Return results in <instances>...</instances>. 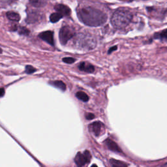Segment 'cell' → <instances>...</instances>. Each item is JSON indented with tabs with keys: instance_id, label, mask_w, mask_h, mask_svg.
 I'll return each instance as SVG.
<instances>
[{
	"instance_id": "cell-1",
	"label": "cell",
	"mask_w": 167,
	"mask_h": 167,
	"mask_svg": "<svg viewBox=\"0 0 167 167\" xmlns=\"http://www.w3.org/2000/svg\"><path fill=\"white\" fill-rule=\"evenodd\" d=\"M77 15L80 20L86 26L97 27L104 24L107 20L105 13L90 7H82L78 10Z\"/></svg>"
},
{
	"instance_id": "cell-2",
	"label": "cell",
	"mask_w": 167,
	"mask_h": 167,
	"mask_svg": "<svg viewBox=\"0 0 167 167\" xmlns=\"http://www.w3.org/2000/svg\"><path fill=\"white\" fill-rule=\"evenodd\" d=\"M133 15L128 9L120 8L114 12L111 18V23L116 29H123L130 23Z\"/></svg>"
},
{
	"instance_id": "cell-3",
	"label": "cell",
	"mask_w": 167,
	"mask_h": 167,
	"mask_svg": "<svg viewBox=\"0 0 167 167\" xmlns=\"http://www.w3.org/2000/svg\"><path fill=\"white\" fill-rule=\"evenodd\" d=\"M75 35V31L71 26H65L61 27L59 32V42L62 45H65Z\"/></svg>"
},
{
	"instance_id": "cell-4",
	"label": "cell",
	"mask_w": 167,
	"mask_h": 167,
	"mask_svg": "<svg viewBox=\"0 0 167 167\" xmlns=\"http://www.w3.org/2000/svg\"><path fill=\"white\" fill-rule=\"evenodd\" d=\"M91 155L89 151L86 150L83 153L78 152L74 157V162L78 167H82L86 163H89L91 161Z\"/></svg>"
},
{
	"instance_id": "cell-5",
	"label": "cell",
	"mask_w": 167,
	"mask_h": 167,
	"mask_svg": "<svg viewBox=\"0 0 167 167\" xmlns=\"http://www.w3.org/2000/svg\"><path fill=\"white\" fill-rule=\"evenodd\" d=\"M39 37L51 46L54 45V33L52 31H43L39 35Z\"/></svg>"
},
{
	"instance_id": "cell-6",
	"label": "cell",
	"mask_w": 167,
	"mask_h": 167,
	"mask_svg": "<svg viewBox=\"0 0 167 167\" xmlns=\"http://www.w3.org/2000/svg\"><path fill=\"white\" fill-rule=\"evenodd\" d=\"M103 127V124L100 121L93 122V123L89 125V129L96 136L100 135Z\"/></svg>"
},
{
	"instance_id": "cell-7",
	"label": "cell",
	"mask_w": 167,
	"mask_h": 167,
	"mask_svg": "<svg viewBox=\"0 0 167 167\" xmlns=\"http://www.w3.org/2000/svg\"><path fill=\"white\" fill-rule=\"evenodd\" d=\"M54 9L57 12L61 14L63 16H67L71 14V9L69 7L63 4H57L54 6Z\"/></svg>"
},
{
	"instance_id": "cell-8",
	"label": "cell",
	"mask_w": 167,
	"mask_h": 167,
	"mask_svg": "<svg viewBox=\"0 0 167 167\" xmlns=\"http://www.w3.org/2000/svg\"><path fill=\"white\" fill-rule=\"evenodd\" d=\"M40 18H41V14H39V12H29L27 14V17L26 18V22L27 23L29 24H32V23H35L37 21H39Z\"/></svg>"
},
{
	"instance_id": "cell-9",
	"label": "cell",
	"mask_w": 167,
	"mask_h": 167,
	"mask_svg": "<svg viewBox=\"0 0 167 167\" xmlns=\"http://www.w3.org/2000/svg\"><path fill=\"white\" fill-rule=\"evenodd\" d=\"M78 68L80 71L86 72V73H93L95 71L94 67L91 64L87 63V62H82V63H80Z\"/></svg>"
},
{
	"instance_id": "cell-10",
	"label": "cell",
	"mask_w": 167,
	"mask_h": 167,
	"mask_svg": "<svg viewBox=\"0 0 167 167\" xmlns=\"http://www.w3.org/2000/svg\"><path fill=\"white\" fill-rule=\"evenodd\" d=\"M105 144L106 146L108 147V148L109 149H110L111 151H116V152H119V153H121V149L119 148V146H118L115 142H114L111 139H106L105 140Z\"/></svg>"
},
{
	"instance_id": "cell-11",
	"label": "cell",
	"mask_w": 167,
	"mask_h": 167,
	"mask_svg": "<svg viewBox=\"0 0 167 167\" xmlns=\"http://www.w3.org/2000/svg\"><path fill=\"white\" fill-rule=\"evenodd\" d=\"M49 84L52 86L55 87V88H58L59 89H61V91H65L66 90V85L61 80H56V81H52L50 82Z\"/></svg>"
},
{
	"instance_id": "cell-12",
	"label": "cell",
	"mask_w": 167,
	"mask_h": 167,
	"mask_svg": "<svg viewBox=\"0 0 167 167\" xmlns=\"http://www.w3.org/2000/svg\"><path fill=\"white\" fill-rule=\"evenodd\" d=\"M7 18L13 22H18L20 20V16L17 12L13 11H9L6 14Z\"/></svg>"
},
{
	"instance_id": "cell-13",
	"label": "cell",
	"mask_w": 167,
	"mask_h": 167,
	"mask_svg": "<svg viewBox=\"0 0 167 167\" xmlns=\"http://www.w3.org/2000/svg\"><path fill=\"white\" fill-rule=\"evenodd\" d=\"M110 163L112 167H127V164L125 163L124 162L116 160L114 159H111L110 160Z\"/></svg>"
},
{
	"instance_id": "cell-14",
	"label": "cell",
	"mask_w": 167,
	"mask_h": 167,
	"mask_svg": "<svg viewBox=\"0 0 167 167\" xmlns=\"http://www.w3.org/2000/svg\"><path fill=\"white\" fill-rule=\"evenodd\" d=\"M47 0H29V3L35 7H42L46 4Z\"/></svg>"
},
{
	"instance_id": "cell-15",
	"label": "cell",
	"mask_w": 167,
	"mask_h": 167,
	"mask_svg": "<svg viewBox=\"0 0 167 167\" xmlns=\"http://www.w3.org/2000/svg\"><path fill=\"white\" fill-rule=\"evenodd\" d=\"M63 17V16L58 12H54L50 16V20L52 23H56V22H58L59 20H60Z\"/></svg>"
},
{
	"instance_id": "cell-16",
	"label": "cell",
	"mask_w": 167,
	"mask_h": 167,
	"mask_svg": "<svg viewBox=\"0 0 167 167\" xmlns=\"http://www.w3.org/2000/svg\"><path fill=\"white\" fill-rule=\"evenodd\" d=\"M154 37L155 39L161 40H167V29H164L162 31L158 32L154 35Z\"/></svg>"
},
{
	"instance_id": "cell-17",
	"label": "cell",
	"mask_w": 167,
	"mask_h": 167,
	"mask_svg": "<svg viewBox=\"0 0 167 167\" xmlns=\"http://www.w3.org/2000/svg\"><path fill=\"white\" fill-rule=\"evenodd\" d=\"M76 97L83 102H88L89 101L88 95L84 91H78L76 93Z\"/></svg>"
},
{
	"instance_id": "cell-18",
	"label": "cell",
	"mask_w": 167,
	"mask_h": 167,
	"mask_svg": "<svg viewBox=\"0 0 167 167\" xmlns=\"http://www.w3.org/2000/svg\"><path fill=\"white\" fill-rule=\"evenodd\" d=\"M17 31L19 33L20 35H29L30 33V31L28 30L26 27H17Z\"/></svg>"
},
{
	"instance_id": "cell-19",
	"label": "cell",
	"mask_w": 167,
	"mask_h": 167,
	"mask_svg": "<svg viewBox=\"0 0 167 167\" xmlns=\"http://www.w3.org/2000/svg\"><path fill=\"white\" fill-rule=\"evenodd\" d=\"M37 69L35 68H34V67L31 65H27L26 67V69H25V72H26L27 74H29L35 73Z\"/></svg>"
},
{
	"instance_id": "cell-20",
	"label": "cell",
	"mask_w": 167,
	"mask_h": 167,
	"mask_svg": "<svg viewBox=\"0 0 167 167\" xmlns=\"http://www.w3.org/2000/svg\"><path fill=\"white\" fill-rule=\"evenodd\" d=\"M76 59L73 58H71V57H67V58H63V61L67 64H72L74 63Z\"/></svg>"
},
{
	"instance_id": "cell-21",
	"label": "cell",
	"mask_w": 167,
	"mask_h": 167,
	"mask_svg": "<svg viewBox=\"0 0 167 167\" xmlns=\"http://www.w3.org/2000/svg\"><path fill=\"white\" fill-rule=\"evenodd\" d=\"M95 118V116L93 114L91 113H87L86 114V118L88 120H91V119H93Z\"/></svg>"
},
{
	"instance_id": "cell-22",
	"label": "cell",
	"mask_w": 167,
	"mask_h": 167,
	"mask_svg": "<svg viewBox=\"0 0 167 167\" xmlns=\"http://www.w3.org/2000/svg\"><path fill=\"white\" fill-rule=\"evenodd\" d=\"M117 48H118V47H117L116 46H113V47H112V48H110L109 49L108 53V54H110V53H112V52L113 51L116 50Z\"/></svg>"
},
{
	"instance_id": "cell-23",
	"label": "cell",
	"mask_w": 167,
	"mask_h": 167,
	"mask_svg": "<svg viewBox=\"0 0 167 167\" xmlns=\"http://www.w3.org/2000/svg\"><path fill=\"white\" fill-rule=\"evenodd\" d=\"M5 89L3 88H0V97L4 96Z\"/></svg>"
},
{
	"instance_id": "cell-24",
	"label": "cell",
	"mask_w": 167,
	"mask_h": 167,
	"mask_svg": "<svg viewBox=\"0 0 167 167\" xmlns=\"http://www.w3.org/2000/svg\"><path fill=\"white\" fill-rule=\"evenodd\" d=\"M161 167H167V163H166V164H164V165H163Z\"/></svg>"
},
{
	"instance_id": "cell-25",
	"label": "cell",
	"mask_w": 167,
	"mask_h": 167,
	"mask_svg": "<svg viewBox=\"0 0 167 167\" xmlns=\"http://www.w3.org/2000/svg\"><path fill=\"white\" fill-rule=\"evenodd\" d=\"M91 167H98V166H97L96 164H93V165L91 166Z\"/></svg>"
},
{
	"instance_id": "cell-26",
	"label": "cell",
	"mask_w": 167,
	"mask_h": 167,
	"mask_svg": "<svg viewBox=\"0 0 167 167\" xmlns=\"http://www.w3.org/2000/svg\"><path fill=\"white\" fill-rule=\"evenodd\" d=\"M3 52V50H2L1 48H0V54H1Z\"/></svg>"
}]
</instances>
